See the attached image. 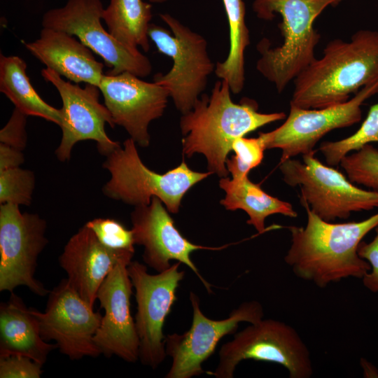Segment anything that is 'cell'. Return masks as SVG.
Listing matches in <instances>:
<instances>
[{"instance_id": "cell-23", "label": "cell", "mask_w": 378, "mask_h": 378, "mask_svg": "<svg viewBox=\"0 0 378 378\" xmlns=\"http://www.w3.org/2000/svg\"><path fill=\"white\" fill-rule=\"evenodd\" d=\"M0 91L27 116L39 117L60 127L61 108L46 102L33 88L27 74V64L20 57L0 55Z\"/></svg>"}, {"instance_id": "cell-1", "label": "cell", "mask_w": 378, "mask_h": 378, "mask_svg": "<svg viewBox=\"0 0 378 378\" xmlns=\"http://www.w3.org/2000/svg\"><path fill=\"white\" fill-rule=\"evenodd\" d=\"M301 204L307 212V224L288 227L291 244L284 257L294 274L325 288L349 277L362 279L368 273L370 265L359 256L358 246L378 225V213L362 221L333 223Z\"/></svg>"}, {"instance_id": "cell-13", "label": "cell", "mask_w": 378, "mask_h": 378, "mask_svg": "<svg viewBox=\"0 0 378 378\" xmlns=\"http://www.w3.org/2000/svg\"><path fill=\"white\" fill-rule=\"evenodd\" d=\"M378 93V80L362 88L348 101L323 108H300L290 105L285 122L268 132H260L265 150L280 148V162L298 155L315 153L316 143L329 132L350 127L362 118L361 105Z\"/></svg>"}, {"instance_id": "cell-33", "label": "cell", "mask_w": 378, "mask_h": 378, "mask_svg": "<svg viewBox=\"0 0 378 378\" xmlns=\"http://www.w3.org/2000/svg\"><path fill=\"white\" fill-rule=\"evenodd\" d=\"M376 236L367 243L360 241L358 246L359 256L366 260L370 265L371 272L363 278V284L372 292H378V225L375 227Z\"/></svg>"}, {"instance_id": "cell-15", "label": "cell", "mask_w": 378, "mask_h": 378, "mask_svg": "<svg viewBox=\"0 0 378 378\" xmlns=\"http://www.w3.org/2000/svg\"><path fill=\"white\" fill-rule=\"evenodd\" d=\"M39 326L42 338L56 342L60 352L71 360L102 354L94 342V336L103 316L94 312L70 286L62 279L48 293L44 312L31 308Z\"/></svg>"}, {"instance_id": "cell-2", "label": "cell", "mask_w": 378, "mask_h": 378, "mask_svg": "<svg viewBox=\"0 0 378 378\" xmlns=\"http://www.w3.org/2000/svg\"><path fill=\"white\" fill-rule=\"evenodd\" d=\"M230 92L226 80L216 81L211 94H202L180 119L183 155L202 154L209 172L220 178L227 177L225 162L236 139L286 118L284 112H258L257 103L251 99L234 103Z\"/></svg>"}, {"instance_id": "cell-19", "label": "cell", "mask_w": 378, "mask_h": 378, "mask_svg": "<svg viewBox=\"0 0 378 378\" xmlns=\"http://www.w3.org/2000/svg\"><path fill=\"white\" fill-rule=\"evenodd\" d=\"M134 251L106 247L85 225L67 241L59 264L67 274L70 286L94 307L97 291L113 267Z\"/></svg>"}, {"instance_id": "cell-9", "label": "cell", "mask_w": 378, "mask_h": 378, "mask_svg": "<svg viewBox=\"0 0 378 378\" xmlns=\"http://www.w3.org/2000/svg\"><path fill=\"white\" fill-rule=\"evenodd\" d=\"M104 9L101 0H68L64 6L46 12L42 26L77 37L104 60L111 69L108 74L128 71L146 77L152 71L150 59L137 48L118 41L104 28Z\"/></svg>"}, {"instance_id": "cell-14", "label": "cell", "mask_w": 378, "mask_h": 378, "mask_svg": "<svg viewBox=\"0 0 378 378\" xmlns=\"http://www.w3.org/2000/svg\"><path fill=\"white\" fill-rule=\"evenodd\" d=\"M41 76L57 90L62 101V135L55 150L60 162H67L73 147L80 141L92 140L97 143L99 153L105 157L120 146V143L111 139L105 131L106 124L113 128L111 114L105 104L99 102V88L85 84L84 88L66 81L54 71L46 68Z\"/></svg>"}, {"instance_id": "cell-12", "label": "cell", "mask_w": 378, "mask_h": 378, "mask_svg": "<svg viewBox=\"0 0 378 378\" xmlns=\"http://www.w3.org/2000/svg\"><path fill=\"white\" fill-rule=\"evenodd\" d=\"M13 203L0 205V291L27 286L34 294L49 293L34 278L37 260L48 243L46 221L36 214L22 213Z\"/></svg>"}, {"instance_id": "cell-5", "label": "cell", "mask_w": 378, "mask_h": 378, "mask_svg": "<svg viewBox=\"0 0 378 378\" xmlns=\"http://www.w3.org/2000/svg\"><path fill=\"white\" fill-rule=\"evenodd\" d=\"M102 166L111 175L102 188L105 196L134 206L157 197L172 214L178 212L185 194L212 174L193 171L185 162L162 174L153 172L143 163L131 138L106 156Z\"/></svg>"}, {"instance_id": "cell-16", "label": "cell", "mask_w": 378, "mask_h": 378, "mask_svg": "<svg viewBox=\"0 0 378 378\" xmlns=\"http://www.w3.org/2000/svg\"><path fill=\"white\" fill-rule=\"evenodd\" d=\"M98 88L115 125L122 127L138 146H149V124L163 115L169 92L128 71L104 74Z\"/></svg>"}, {"instance_id": "cell-10", "label": "cell", "mask_w": 378, "mask_h": 378, "mask_svg": "<svg viewBox=\"0 0 378 378\" xmlns=\"http://www.w3.org/2000/svg\"><path fill=\"white\" fill-rule=\"evenodd\" d=\"M181 262L151 274L146 265L131 261L127 270L135 290V325L139 338V359L144 365L157 368L164 360L163 326L176 300V290L185 276L179 270Z\"/></svg>"}, {"instance_id": "cell-32", "label": "cell", "mask_w": 378, "mask_h": 378, "mask_svg": "<svg viewBox=\"0 0 378 378\" xmlns=\"http://www.w3.org/2000/svg\"><path fill=\"white\" fill-rule=\"evenodd\" d=\"M27 115L17 108L0 131V143L23 150L27 145Z\"/></svg>"}, {"instance_id": "cell-6", "label": "cell", "mask_w": 378, "mask_h": 378, "mask_svg": "<svg viewBox=\"0 0 378 378\" xmlns=\"http://www.w3.org/2000/svg\"><path fill=\"white\" fill-rule=\"evenodd\" d=\"M160 17L171 31L150 23L148 37L160 53L172 58L173 65L167 74H156L153 82L169 92L176 108L184 114L192 108L206 88L216 65L209 56L207 42L202 35L168 13L160 14Z\"/></svg>"}, {"instance_id": "cell-24", "label": "cell", "mask_w": 378, "mask_h": 378, "mask_svg": "<svg viewBox=\"0 0 378 378\" xmlns=\"http://www.w3.org/2000/svg\"><path fill=\"white\" fill-rule=\"evenodd\" d=\"M151 4L142 0H110L102 20L108 31L120 43L132 48L150 49L148 28Z\"/></svg>"}, {"instance_id": "cell-7", "label": "cell", "mask_w": 378, "mask_h": 378, "mask_svg": "<svg viewBox=\"0 0 378 378\" xmlns=\"http://www.w3.org/2000/svg\"><path fill=\"white\" fill-rule=\"evenodd\" d=\"M255 360L284 366L290 378H309L313 374L308 347L290 326L275 319H261L234 335L219 350V361L213 372L216 378H232L237 365Z\"/></svg>"}, {"instance_id": "cell-29", "label": "cell", "mask_w": 378, "mask_h": 378, "mask_svg": "<svg viewBox=\"0 0 378 378\" xmlns=\"http://www.w3.org/2000/svg\"><path fill=\"white\" fill-rule=\"evenodd\" d=\"M265 150L259 136L257 138L241 136L236 139L232 144L234 155L227 158L225 162L232 178L248 176V172L262 162Z\"/></svg>"}, {"instance_id": "cell-11", "label": "cell", "mask_w": 378, "mask_h": 378, "mask_svg": "<svg viewBox=\"0 0 378 378\" xmlns=\"http://www.w3.org/2000/svg\"><path fill=\"white\" fill-rule=\"evenodd\" d=\"M189 298L192 309L190 329L183 334L167 335L164 339L167 356L172 360L166 378H191L206 372L202 364L223 337L234 333L239 323H254L264 316L262 304L252 300L241 304L227 318L214 320L202 313L195 293L190 292Z\"/></svg>"}, {"instance_id": "cell-20", "label": "cell", "mask_w": 378, "mask_h": 378, "mask_svg": "<svg viewBox=\"0 0 378 378\" xmlns=\"http://www.w3.org/2000/svg\"><path fill=\"white\" fill-rule=\"evenodd\" d=\"M24 46L46 68L69 81L99 87L104 75V64L80 40L64 31L43 27L39 37Z\"/></svg>"}, {"instance_id": "cell-3", "label": "cell", "mask_w": 378, "mask_h": 378, "mask_svg": "<svg viewBox=\"0 0 378 378\" xmlns=\"http://www.w3.org/2000/svg\"><path fill=\"white\" fill-rule=\"evenodd\" d=\"M378 80V31L359 30L349 41L328 43L294 80L290 105L323 108L349 99L362 88Z\"/></svg>"}, {"instance_id": "cell-21", "label": "cell", "mask_w": 378, "mask_h": 378, "mask_svg": "<svg viewBox=\"0 0 378 378\" xmlns=\"http://www.w3.org/2000/svg\"><path fill=\"white\" fill-rule=\"evenodd\" d=\"M57 344L45 341L31 308L13 292L0 306V356L22 355L41 364Z\"/></svg>"}, {"instance_id": "cell-22", "label": "cell", "mask_w": 378, "mask_h": 378, "mask_svg": "<svg viewBox=\"0 0 378 378\" xmlns=\"http://www.w3.org/2000/svg\"><path fill=\"white\" fill-rule=\"evenodd\" d=\"M220 187L225 192L220 204L230 211L244 210L249 218L246 221L259 234L265 230V220L270 215L279 214L296 218L297 212L291 204L272 197L260 186L251 181L248 176L241 178H220Z\"/></svg>"}, {"instance_id": "cell-8", "label": "cell", "mask_w": 378, "mask_h": 378, "mask_svg": "<svg viewBox=\"0 0 378 378\" xmlns=\"http://www.w3.org/2000/svg\"><path fill=\"white\" fill-rule=\"evenodd\" d=\"M314 153L302 162L290 158L280 162L284 182L300 188L301 204H306L322 220L346 219L352 212L378 207V192L356 187L337 169L326 166Z\"/></svg>"}, {"instance_id": "cell-35", "label": "cell", "mask_w": 378, "mask_h": 378, "mask_svg": "<svg viewBox=\"0 0 378 378\" xmlns=\"http://www.w3.org/2000/svg\"><path fill=\"white\" fill-rule=\"evenodd\" d=\"M152 3H163L167 0H149Z\"/></svg>"}, {"instance_id": "cell-25", "label": "cell", "mask_w": 378, "mask_h": 378, "mask_svg": "<svg viewBox=\"0 0 378 378\" xmlns=\"http://www.w3.org/2000/svg\"><path fill=\"white\" fill-rule=\"evenodd\" d=\"M230 27V50L223 62L216 64L218 78L229 84L234 94L239 93L244 85V52L250 44L249 31L245 21L243 0H223Z\"/></svg>"}, {"instance_id": "cell-30", "label": "cell", "mask_w": 378, "mask_h": 378, "mask_svg": "<svg viewBox=\"0 0 378 378\" xmlns=\"http://www.w3.org/2000/svg\"><path fill=\"white\" fill-rule=\"evenodd\" d=\"M85 225L106 247L113 250L134 251L132 230H127L118 220L108 218H97L88 221Z\"/></svg>"}, {"instance_id": "cell-4", "label": "cell", "mask_w": 378, "mask_h": 378, "mask_svg": "<svg viewBox=\"0 0 378 378\" xmlns=\"http://www.w3.org/2000/svg\"><path fill=\"white\" fill-rule=\"evenodd\" d=\"M341 0H255L256 15L270 20L276 13L282 18L279 24L283 43L271 48L263 38L257 46L260 57L256 69L281 93L315 59L320 34L314 28L316 18L329 5Z\"/></svg>"}, {"instance_id": "cell-26", "label": "cell", "mask_w": 378, "mask_h": 378, "mask_svg": "<svg viewBox=\"0 0 378 378\" xmlns=\"http://www.w3.org/2000/svg\"><path fill=\"white\" fill-rule=\"evenodd\" d=\"M372 142H378V103L370 106L365 119L354 134L339 141L323 142L318 150L328 165L337 166L351 151Z\"/></svg>"}, {"instance_id": "cell-17", "label": "cell", "mask_w": 378, "mask_h": 378, "mask_svg": "<svg viewBox=\"0 0 378 378\" xmlns=\"http://www.w3.org/2000/svg\"><path fill=\"white\" fill-rule=\"evenodd\" d=\"M133 255L122 258L101 284L97 300L104 310L93 340L102 354L117 356L125 361L139 359V338L130 312L132 284L127 266Z\"/></svg>"}, {"instance_id": "cell-18", "label": "cell", "mask_w": 378, "mask_h": 378, "mask_svg": "<svg viewBox=\"0 0 378 378\" xmlns=\"http://www.w3.org/2000/svg\"><path fill=\"white\" fill-rule=\"evenodd\" d=\"M131 221L135 244L144 246V263L158 272L168 269L171 260H176L188 267L200 279L208 293L211 285L200 274L191 260V253L197 250H220L226 246L208 247L192 243L183 236L157 197L147 205L134 206Z\"/></svg>"}, {"instance_id": "cell-31", "label": "cell", "mask_w": 378, "mask_h": 378, "mask_svg": "<svg viewBox=\"0 0 378 378\" xmlns=\"http://www.w3.org/2000/svg\"><path fill=\"white\" fill-rule=\"evenodd\" d=\"M43 365L22 355L0 356V378H39Z\"/></svg>"}, {"instance_id": "cell-27", "label": "cell", "mask_w": 378, "mask_h": 378, "mask_svg": "<svg viewBox=\"0 0 378 378\" xmlns=\"http://www.w3.org/2000/svg\"><path fill=\"white\" fill-rule=\"evenodd\" d=\"M348 179L378 192V149L366 144L340 161Z\"/></svg>"}, {"instance_id": "cell-28", "label": "cell", "mask_w": 378, "mask_h": 378, "mask_svg": "<svg viewBox=\"0 0 378 378\" xmlns=\"http://www.w3.org/2000/svg\"><path fill=\"white\" fill-rule=\"evenodd\" d=\"M35 187L33 172L19 167L0 171V204L29 206Z\"/></svg>"}, {"instance_id": "cell-34", "label": "cell", "mask_w": 378, "mask_h": 378, "mask_svg": "<svg viewBox=\"0 0 378 378\" xmlns=\"http://www.w3.org/2000/svg\"><path fill=\"white\" fill-rule=\"evenodd\" d=\"M24 161L22 150L0 143V171L19 167Z\"/></svg>"}]
</instances>
